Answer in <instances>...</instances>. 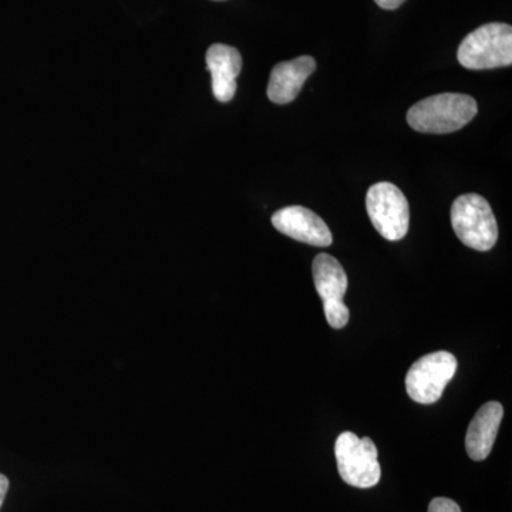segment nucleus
I'll use <instances>...</instances> for the list:
<instances>
[{
	"mask_svg": "<svg viewBox=\"0 0 512 512\" xmlns=\"http://www.w3.org/2000/svg\"><path fill=\"white\" fill-rule=\"evenodd\" d=\"M272 225L286 237L305 242L313 247L332 245V232L325 221L305 207H286L272 215Z\"/></svg>",
	"mask_w": 512,
	"mask_h": 512,
	"instance_id": "obj_8",
	"label": "nucleus"
},
{
	"mask_svg": "<svg viewBox=\"0 0 512 512\" xmlns=\"http://www.w3.org/2000/svg\"><path fill=\"white\" fill-rule=\"evenodd\" d=\"M9 490V480L3 474H0V507H2L3 501H5L6 493Z\"/></svg>",
	"mask_w": 512,
	"mask_h": 512,
	"instance_id": "obj_14",
	"label": "nucleus"
},
{
	"mask_svg": "<svg viewBox=\"0 0 512 512\" xmlns=\"http://www.w3.org/2000/svg\"><path fill=\"white\" fill-rule=\"evenodd\" d=\"M451 224L458 239L468 248L487 252L498 241V225L484 197L464 194L451 207Z\"/></svg>",
	"mask_w": 512,
	"mask_h": 512,
	"instance_id": "obj_3",
	"label": "nucleus"
},
{
	"mask_svg": "<svg viewBox=\"0 0 512 512\" xmlns=\"http://www.w3.org/2000/svg\"><path fill=\"white\" fill-rule=\"evenodd\" d=\"M477 111V101L467 94H437L414 104L407 113V123L419 133H454L466 127Z\"/></svg>",
	"mask_w": 512,
	"mask_h": 512,
	"instance_id": "obj_1",
	"label": "nucleus"
},
{
	"mask_svg": "<svg viewBox=\"0 0 512 512\" xmlns=\"http://www.w3.org/2000/svg\"><path fill=\"white\" fill-rule=\"evenodd\" d=\"M207 66L212 76V93L221 103H228L237 93V77L242 70V57L235 47L212 45L207 52Z\"/></svg>",
	"mask_w": 512,
	"mask_h": 512,
	"instance_id": "obj_9",
	"label": "nucleus"
},
{
	"mask_svg": "<svg viewBox=\"0 0 512 512\" xmlns=\"http://www.w3.org/2000/svg\"><path fill=\"white\" fill-rule=\"evenodd\" d=\"M457 359L448 352H434L421 357L410 367L406 390L410 399L420 404H433L457 372Z\"/></svg>",
	"mask_w": 512,
	"mask_h": 512,
	"instance_id": "obj_6",
	"label": "nucleus"
},
{
	"mask_svg": "<svg viewBox=\"0 0 512 512\" xmlns=\"http://www.w3.org/2000/svg\"><path fill=\"white\" fill-rule=\"evenodd\" d=\"M340 477L356 488H372L382 477L379 453L372 439H359L352 431L340 434L335 443Z\"/></svg>",
	"mask_w": 512,
	"mask_h": 512,
	"instance_id": "obj_4",
	"label": "nucleus"
},
{
	"mask_svg": "<svg viewBox=\"0 0 512 512\" xmlns=\"http://www.w3.org/2000/svg\"><path fill=\"white\" fill-rule=\"evenodd\" d=\"M457 59L468 70L511 66V26L507 23H488L474 30L458 47Z\"/></svg>",
	"mask_w": 512,
	"mask_h": 512,
	"instance_id": "obj_2",
	"label": "nucleus"
},
{
	"mask_svg": "<svg viewBox=\"0 0 512 512\" xmlns=\"http://www.w3.org/2000/svg\"><path fill=\"white\" fill-rule=\"evenodd\" d=\"M503 416V406L497 402L485 403L478 410L466 436L467 453L471 460L483 461L490 456Z\"/></svg>",
	"mask_w": 512,
	"mask_h": 512,
	"instance_id": "obj_11",
	"label": "nucleus"
},
{
	"mask_svg": "<svg viewBox=\"0 0 512 512\" xmlns=\"http://www.w3.org/2000/svg\"><path fill=\"white\" fill-rule=\"evenodd\" d=\"M366 210L373 227L387 241H400L409 232V202L396 185H372L366 195Z\"/></svg>",
	"mask_w": 512,
	"mask_h": 512,
	"instance_id": "obj_5",
	"label": "nucleus"
},
{
	"mask_svg": "<svg viewBox=\"0 0 512 512\" xmlns=\"http://www.w3.org/2000/svg\"><path fill=\"white\" fill-rule=\"evenodd\" d=\"M312 274L329 325L335 329L345 328L350 318L348 306L343 302L348 291L345 269L333 256L319 254L313 261Z\"/></svg>",
	"mask_w": 512,
	"mask_h": 512,
	"instance_id": "obj_7",
	"label": "nucleus"
},
{
	"mask_svg": "<svg viewBox=\"0 0 512 512\" xmlns=\"http://www.w3.org/2000/svg\"><path fill=\"white\" fill-rule=\"evenodd\" d=\"M382 9L394 10L400 8L406 0H375Z\"/></svg>",
	"mask_w": 512,
	"mask_h": 512,
	"instance_id": "obj_13",
	"label": "nucleus"
},
{
	"mask_svg": "<svg viewBox=\"0 0 512 512\" xmlns=\"http://www.w3.org/2000/svg\"><path fill=\"white\" fill-rule=\"evenodd\" d=\"M315 70L316 62L311 56H301L291 62L276 64L266 90L269 100L275 104L291 103L301 93L303 84Z\"/></svg>",
	"mask_w": 512,
	"mask_h": 512,
	"instance_id": "obj_10",
	"label": "nucleus"
},
{
	"mask_svg": "<svg viewBox=\"0 0 512 512\" xmlns=\"http://www.w3.org/2000/svg\"><path fill=\"white\" fill-rule=\"evenodd\" d=\"M429 512H461V508L458 507L456 501L450 500V498H434L429 505Z\"/></svg>",
	"mask_w": 512,
	"mask_h": 512,
	"instance_id": "obj_12",
	"label": "nucleus"
}]
</instances>
